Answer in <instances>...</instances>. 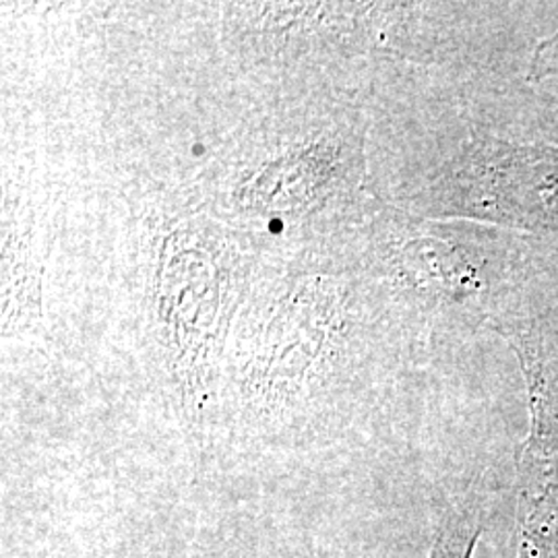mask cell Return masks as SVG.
Returning <instances> with one entry per match:
<instances>
[{
  "label": "cell",
  "instance_id": "cell-2",
  "mask_svg": "<svg viewBox=\"0 0 558 558\" xmlns=\"http://www.w3.org/2000/svg\"><path fill=\"white\" fill-rule=\"evenodd\" d=\"M484 505L476 486L445 507L428 558H472L482 536Z\"/></svg>",
  "mask_w": 558,
  "mask_h": 558
},
{
  "label": "cell",
  "instance_id": "cell-1",
  "mask_svg": "<svg viewBox=\"0 0 558 558\" xmlns=\"http://www.w3.org/2000/svg\"><path fill=\"white\" fill-rule=\"evenodd\" d=\"M530 393L532 428L518 468V555L558 558V383L532 331H505Z\"/></svg>",
  "mask_w": 558,
  "mask_h": 558
}]
</instances>
